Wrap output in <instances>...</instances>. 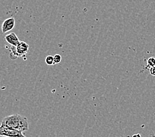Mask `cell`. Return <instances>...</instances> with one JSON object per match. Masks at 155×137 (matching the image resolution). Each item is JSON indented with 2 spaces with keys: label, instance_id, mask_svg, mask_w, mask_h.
Here are the masks:
<instances>
[{
  "label": "cell",
  "instance_id": "1",
  "mask_svg": "<svg viewBox=\"0 0 155 137\" xmlns=\"http://www.w3.org/2000/svg\"><path fill=\"white\" fill-rule=\"evenodd\" d=\"M1 125L25 132L29 130V122L26 117L19 114L8 115L2 119Z\"/></svg>",
  "mask_w": 155,
  "mask_h": 137
},
{
  "label": "cell",
  "instance_id": "2",
  "mask_svg": "<svg viewBox=\"0 0 155 137\" xmlns=\"http://www.w3.org/2000/svg\"><path fill=\"white\" fill-rule=\"evenodd\" d=\"M0 136L4 137H26L23 132L18 130L0 126Z\"/></svg>",
  "mask_w": 155,
  "mask_h": 137
},
{
  "label": "cell",
  "instance_id": "3",
  "mask_svg": "<svg viewBox=\"0 0 155 137\" xmlns=\"http://www.w3.org/2000/svg\"><path fill=\"white\" fill-rule=\"evenodd\" d=\"M15 25V20L13 17L5 19L2 24V30L3 33H6L14 29Z\"/></svg>",
  "mask_w": 155,
  "mask_h": 137
},
{
  "label": "cell",
  "instance_id": "4",
  "mask_svg": "<svg viewBox=\"0 0 155 137\" xmlns=\"http://www.w3.org/2000/svg\"><path fill=\"white\" fill-rule=\"evenodd\" d=\"M15 48L18 57H21V56H25L27 54L29 50V46L26 42H20Z\"/></svg>",
  "mask_w": 155,
  "mask_h": 137
},
{
  "label": "cell",
  "instance_id": "5",
  "mask_svg": "<svg viewBox=\"0 0 155 137\" xmlns=\"http://www.w3.org/2000/svg\"><path fill=\"white\" fill-rule=\"evenodd\" d=\"M5 40L8 44L12 45V46H17L20 42L19 38L17 37V34L14 33H12L5 36Z\"/></svg>",
  "mask_w": 155,
  "mask_h": 137
},
{
  "label": "cell",
  "instance_id": "6",
  "mask_svg": "<svg viewBox=\"0 0 155 137\" xmlns=\"http://www.w3.org/2000/svg\"><path fill=\"white\" fill-rule=\"evenodd\" d=\"M155 66V58L154 57H150L147 60V65L146 67V69H147L149 68V69L151 67H153Z\"/></svg>",
  "mask_w": 155,
  "mask_h": 137
},
{
  "label": "cell",
  "instance_id": "7",
  "mask_svg": "<svg viewBox=\"0 0 155 137\" xmlns=\"http://www.w3.org/2000/svg\"><path fill=\"white\" fill-rule=\"evenodd\" d=\"M45 63L47 65H54V56L52 55H48L47 58H45Z\"/></svg>",
  "mask_w": 155,
  "mask_h": 137
},
{
  "label": "cell",
  "instance_id": "8",
  "mask_svg": "<svg viewBox=\"0 0 155 137\" xmlns=\"http://www.w3.org/2000/svg\"><path fill=\"white\" fill-rule=\"evenodd\" d=\"M61 60H62V57L61 55L56 54L54 56V61L55 64H58V63H61Z\"/></svg>",
  "mask_w": 155,
  "mask_h": 137
},
{
  "label": "cell",
  "instance_id": "9",
  "mask_svg": "<svg viewBox=\"0 0 155 137\" xmlns=\"http://www.w3.org/2000/svg\"><path fill=\"white\" fill-rule=\"evenodd\" d=\"M149 71H150V74L151 75L155 76V66L153 67H151L149 69Z\"/></svg>",
  "mask_w": 155,
  "mask_h": 137
},
{
  "label": "cell",
  "instance_id": "10",
  "mask_svg": "<svg viewBox=\"0 0 155 137\" xmlns=\"http://www.w3.org/2000/svg\"><path fill=\"white\" fill-rule=\"evenodd\" d=\"M132 137H141V135H140V134H136V135H133Z\"/></svg>",
  "mask_w": 155,
  "mask_h": 137
}]
</instances>
